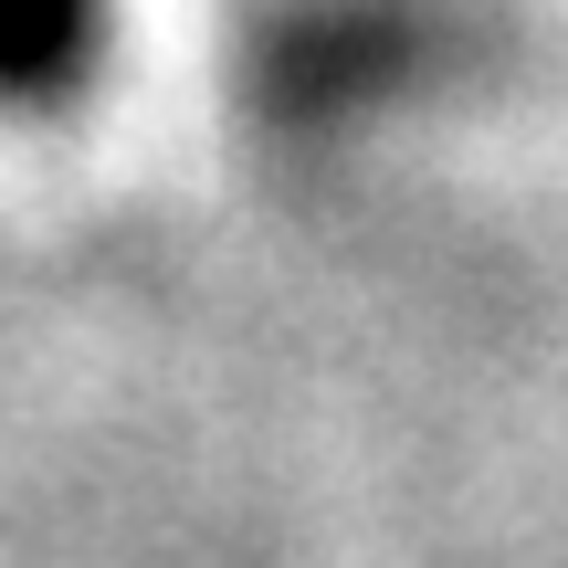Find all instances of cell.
<instances>
[{
    "instance_id": "cell-1",
    "label": "cell",
    "mask_w": 568,
    "mask_h": 568,
    "mask_svg": "<svg viewBox=\"0 0 568 568\" xmlns=\"http://www.w3.org/2000/svg\"><path fill=\"white\" fill-rule=\"evenodd\" d=\"M95 53V0H0V95H53Z\"/></svg>"
}]
</instances>
